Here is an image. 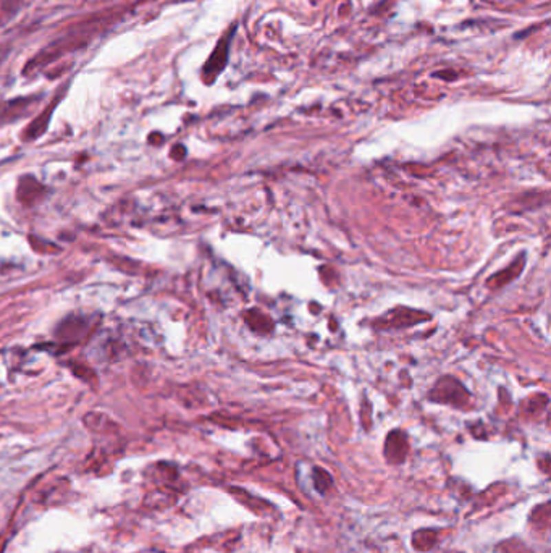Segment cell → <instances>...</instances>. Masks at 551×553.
<instances>
[{
  "label": "cell",
  "instance_id": "obj_5",
  "mask_svg": "<svg viewBox=\"0 0 551 553\" xmlns=\"http://www.w3.org/2000/svg\"><path fill=\"white\" fill-rule=\"evenodd\" d=\"M248 322L252 325V330H257V332H270L272 330V322L270 319H267L266 315L257 313V311H251L248 313Z\"/></svg>",
  "mask_w": 551,
  "mask_h": 553
},
{
  "label": "cell",
  "instance_id": "obj_6",
  "mask_svg": "<svg viewBox=\"0 0 551 553\" xmlns=\"http://www.w3.org/2000/svg\"><path fill=\"white\" fill-rule=\"evenodd\" d=\"M23 2V0H0V6L6 12H13L17 10L18 6Z\"/></svg>",
  "mask_w": 551,
  "mask_h": 553
},
{
  "label": "cell",
  "instance_id": "obj_3",
  "mask_svg": "<svg viewBox=\"0 0 551 553\" xmlns=\"http://www.w3.org/2000/svg\"><path fill=\"white\" fill-rule=\"evenodd\" d=\"M41 191H43V185L38 183L32 176H25L21 180L20 188H18V196H20L23 202L31 204L36 198H39Z\"/></svg>",
  "mask_w": 551,
  "mask_h": 553
},
{
  "label": "cell",
  "instance_id": "obj_1",
  "mask_svg": "<svg viewBox=\"0 0 551 553\" xmlns=\"http://www.w3.org/2000/svg\"><path fill=\"white\" fill-rule=\"evenodd\" d=\"M230 41H231V34L225 36V38L219 43V45H217L214 52H212L209 60H207L206 67H204V76L207 78V81L214 80V78H217V75L222 72V70L225 68L226 60H228Z\"/></svg>",
  "mask_w": 551,
  "mask_h": 553
},
{
  "label": "cell",
  "instance_id": "obj_2",
  "mask_svg": "<svg viewBox=\"0 0 551 553\" xmlns=\"http://www.w3.org/2000/svg\"><path fill=\"white\" fill-rule=\"evenodd\" d=\"M87 324L83 317H68L65 319L58 327V337L62 340H78L86 332Z\"/></svg>",
  "mask_w": 551,
  "mask_h": 553
},
{
  "label": "cell",
  "instance_id": "obj_4",
  "mask_svg": "<svg viewBox=\"0 0 551 553\" xmlns=\"http://www.w3.org/2000/svg\"><path fill=\"white\" fill-rule=\"evenodd\" d=\"M52 109H55V104L50 105L49 109L45 110L43 115H41V117L36 118L34 122L30 125V128L26 129V138L28 139L38 138L45 132V128H47V125H49V118H50V112H52Z\"/></svg>",
  "mask_w": 551,
  "mask_h": 553
}]
</instances>
